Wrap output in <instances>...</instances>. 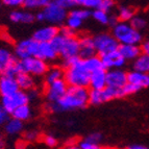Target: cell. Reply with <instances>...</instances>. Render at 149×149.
I'll return each instance as SVG.
<instances>
[{
  "instance_id": "cell-1",
  "label": "cell",
  "mask_w": 149,
  "mask_h": 149,
  "mask_svg": "<svg viewBox=\"0 0 149 149\" xmlns=\"http://www.w3.org/2000/svg\"><path fill=\"white\" fill-rule=\"evenodd\" d=\"M89 102V91L86 88L69 87L60 101L52 103L54 111H69L82 109Z\"/></svg>"
},
{
  "instance_id": "cell-2",
  "label": "cell",
  "mask_w": 149,
  "mask_h": 149,
  "mask_svg": "<svg viewBox=\"0 0 149 149\" xmlns=\"http://www.w3.org/2000/svg\"><path fill=\"white\" fill-rule=\"evenodd\" d=\"M90 78L91 73L87 70L84 61L80 58L68 67L64 74V80L69 87L86 88L90 85Z\"/></svg>"
},
{
  "instance_id": "cell-3",
  "label": "cell",
  "mask_w": 149,
  "mask_h": 149,
  "mask_svg": "<svg viewBox=\"0 0 149 149\" xmlns=\"http://www.w3.org/2000/svg\"><path fill=\"white\" fill-rule=\"evenodd\" d=\"M50 43L56 50L57 54L62 55L65 61L79 57V41L76 38L67 39L58 35Z\"/></svg>"
},
{
  "instance_id": "cell-4",
  "label": "cell",
  "mask_w": 149,
  "mask_h": 149,
  "mask_svg": "<svg viewBox=\"0 0 149 149\" xmlns=\"http://www.w3.org/2000/svg\"><path fill=\"white\" fill-rule=\"evenodd\" d=\"M113 37L122 45H138L142 40L140 31L132 27L127 23H118L114 26Z\"/></svg>"
},
{
  "instance_id": "cell-5",
  "label": "cell",
  "mask_w": 149,
  "mask_h": 149,
  "mask_svg": "<svg viewBox=\"0 0 149 149\" xmlns=\"http://www.w3.org/2000/svg\"><path fill=\"white\" fill-rule=\"evenodd\" d=\"M16 71L18 74L20 73H26V74H32L36 76L44 75L48 72V66L46 62L37 57H30L16 62L15 64Z\"/></svg>"
},
{
  "instance_id": "cell-6",
  "label": "cell",
  "mask_w": 149,
  "mask_h": 149,
  "mask_svg": "<svg viewBox=\"0 0 149 149\" xmlns=\"http://www.w3.org/2000/svg\"><path fill=\"white\" fill-rule=\"evenodd\" d=\"M94 46L97 52H99L100 55H104L107 53L117 51L119 48V43L113 36L109 33H101L98 35L93 39Z\"/></svg>"
},
{
  "instance_id": "cell-7",
  "label": "cell",
  "mask_w": 149,
  "mask_h": 149,
  "mask_svg": "<svg viewBox=\"0 0 149 149\" xmlns=\"http://www.w3.org/2000/svg\"><path fill=\"white\" fill-rule=\"evenodd\" d=\"M122 90V89H121ZM121 90L113 89V88H104L103 90H91L89 92V102L92 104H100L109 100L122 97Z\"/></svg>"
},
{
  "instance_id": "cell-8",
  "label": "cell",
  "mask_w": 149,
  "mask_h": 149,
  "mask_svg": "<svg viewBox=\"0 0 149 149\" xmlns=\"http://www.w3.org/2000/svg\"><path fill=\"white\" fill-rule=\"evenodd\" d=\"M28 100H29L28 94H26L23 91H18L15 94L6 97H2L1 107L10 114V113L14 112L15 109H17L18 107H22V105H26Z\"/></svg>"
},
{
  "instance_id": "cell-9",
  "label": "cell",
  "mask_w": 149,
  "mask_h": 149,
  "mask_svg": "<svg viewBox=\"0 0 149 149\" xmlns=\"http://www.w3.org/2000/svg\"><path fill=\"white\" fill-rule=\"evenodd\" d=\"M39 45H40V43H38L33 39L23 40L16 45L15 54L20 60L30 58V57H37L38 50H39Z\"/></svg>"
},
{
  "instance_id": "cell-10",
  "label": "cell",
  "mask_w": 149,
  "mask_h": 149,
  "mask_svg": "<svg viewBox=\"0 0 149 149\" xmlns=\"http://www.w3.org/2000/svg\"><path fill=\"white\" fill-rule=\"evenodd\" d=\"M45 20L52 24H61L67 19V12L65 8L57 4L55 1H51L43 10Z\"/></svg>"
},
{
  "instance_id": "cell-11",
  "label": "cell",
  "mask_w": 149,
  "mask_h": 149,
  "mask_svg": "<svg viewBox=\"0 0 149 149\" xmlns=\"http://www.w3.org/2000/svg\"><path fill=\"white\" fill-rule=\"evenodd\" d=\"M67 86L68 85L64 79L56 80V81L48 85L47 90H46L47 99L52 103H56L57 101H60L67 92Z\"/></svg>"
},
{
  "instance_id": "cell-12",
  "label": "cell",
  "mask_w": 149,
  "mask_h": 149,
  "mask_svg": "<svg viewBox=\"0 0 149 149\" xmlns=\"http://www.w3.org/2000/svg\"><path fill=\"white\" fill-rule=\"evenodd\" d=\"M127 84V73L120 69L109 70L107 72V87L121 90Z\"/></svg>"
},
{
  "instance_id": "cell-13",
  "label": "cell",
  "mask_w": 149,
  "mask_h": 149,
  "mask_svg": "<svg viewBox=\"0 0 149 149\" xmlns=\"http://www.w3.org/2000/svg\"><path fill=\"white\" fill-rule=\"evenodd\" d=\"M58 35H60V30L53 25H50V26H44L42 28H39L33 33L32 39L37 41L38 43H50Z\"/></svg>"
},
{
  "instance_id": "cell-14",
  "label": "cell",
  "mask_w": 149,
  "mask_h": 149,
  "mask_svg": "<svg viewBox=\"0 0 149 149\" xmlns=\"http://www.w3.org/2000/svg\"><path fill=\"white\" fill-rule=\"evenodd\" d=\"M20 91L18 87L16 77L8 76V75H2L0 77V95L2 97L10 96Z\"/></svg>"
},
{
  "instance_id": "cell-15",
  "label": "cell",
  "mask_w": 149,
  "mask_h": 149,
  "mask_svg": "<svg viewBox=\"0 0 149 149\" xmlns=\"http://www.w3.org/2000/svg\"><path fill=\"white\" fill-rule=\"evenodd\" d=\"M100 58H101L103 68H107V69H111V70L119 69L125 63V60L118 52V50L117 51H114V52L107 53V54L101 55Z\"/></svg>"
},
{
  "instance_id": "cell-16",
  "label": "cell",
  "mask_w": 149,
  "mask_h": 149,
  "mask_svg": "<svg viewBox=\"0 0 149 149\" xmlns=\"http://www.w3.org/2000/svg\"><path fill=\"white\" fill-rule=\"evenodd\" d=\"M96 49L94 46V41L92 38L84 37L79 40V58L88 60L95 56Z\"/></svg>"
},
{
  "instance_id": "cell-17",
  "label": "cell",
  "mask_w": 149,
  "mask_h": 149,
  "mask_svg": "<svg viewBox=\"0 0 149 149\" xmlns=\"http://www.w3.org/2000/svg\"><path fill=\"white\" fill-rule=\"evenodd\" d=\"M15 57L10 50L0 47V74H5L15 65Z\"/></svg>"
},
{
  "instance_id": "cell-18",
  "label": "cell",
  "mask_w": 149,
  "mask_h": 149,
  "mask_svg": "<svg viewBox=\"0 0 149 149\" xmlns=\"http://www.w3.org/2000/svg\"><path fill=\"white\" fill-rule=\"evenodd\" d=\"M92 90H103L107 88V72L104 69L91 73L90 85Z\"/></svg>"
},
{
  "instance_id": "cell-19",
  "label": "cell",
  "mask_w": 149,
  "mask_h": 149,
  "mask_svg": "<svg viewBox=\"0 0 149 149\" xmlns=\"http://www.w3.org/2000/svg\"><path fill=\"white\" fill-rule=\"evenodd\" d=\"M57 56L56 50L52 46L51 43H40L39 50H38L37 58H40L43 61H51L54 60Z\"/></svg>"
},
{
  "instance_id": "cell-20",
  "label": "cell",
  "mask_w": 149,
  "mask_h": 149,
  "mask_svg": "<svg viewBox=\"0 0 149 149\" xmlns=\"http://www.w3.org/2000/svg\"><path fill=\"white\" fill-rule=\"evenodd\" d=\"M127 82L136 86L139 89L149 87V74L132 71L127 74Z\"/></svg>"
},
{
  "instance_id": "cell-21",
  "label": "cell",
  "mask_w": 149,
  "mask_h": 149,
  "mask_svg": "<svg viewBox=\"0 0 149 149\" xmlns=\"http://www.w3.org/2000/svg\"><path fill=\"white\" fill-rule=\"evenodd\" d=\"M118 52L124 60H136L140 56L141 48L138 45H120Z\"/></svg>"
},
{
  "instance_id": "cell-22",
  "label": "cell",
  "mask_w": 149,
  "mask_h": 149,
  "mask_svg": "<svg viewBox=\"0 0 149 149\" xmlns=\"http://www.w3.org/2000/svg\"><path fill=\"white\" fill-rule=\"evenodd\" d=\"M10 20L15 23H31L35 20V16L32 15L30 12H26V10H14L10 13Z\"/></svg>"
},
{
  "instance_id": "cell-23",
  "label": "cell",
  "mask_w": 149,
  "mask_h": 149,
  "mask_svg": "<svg viewBox=\"0 0 149 149\" xmlns=\"http://www.w3.org/2000/svg\"><path fill=\"white\" fill-rule=\"evenodd\" d=\"M134 71L140 73H147L149 72V56L146 54H140L139 57L136 58L134 64Z\"/></svg>"
},
{
  "instance_id": "cell-24",
  "label": "cell",
  "mask_w": 149,
  "mask_h": 149,
  "mask_svg": "<svg viewBox=\"0 0 149 149\" xmlns=\"http://www.w3.org/2000/svg\"><path fill=\"white\" fill-rule=\"evenodd\" d=\"M18 87L22 90H30L33 87V79L29 74L26 73H20L16 76Z\"/></svg>"
},
{
  "instance_id": "cell-25",
  "label": "cell",
  "mask_w": 149,
  "mask_h": 149,
  "mask_svg": "<svg viewBox=\"0 0 149 149\" xmlns=\"http://www.w3.org/2000/svg\"><path fill=\"white\" fill-rule=\"evenodd\" d=\"M84 61V64H85V67L87 68V70L90 73H93L95 71H98V70L104 69L103 68V65H102L101 58L98 56H93L91 58H88V60H82Z\"/></svg>"
},
{
  "instance_id": "cell-26",
  "label": "cell",
  "mask_w": 149,
  "mask_h": 149,
  "mask_svg": "<svg viewBox=\"0 0 149 149\" xmlns=\"http://www.w3.org/2000/svg\"><path fill=\"white\" fill-rule=\"evenodd\" d=\"M12 116L14 119H17L21 122L25 121V120L29 119V117L31 116V109H30V107H28L27 104L22 105V107H18L17 109H15V111L12 113Z\"/></svg>"
},
{
  "instance_id": "cell-27",
  "label": "cell",
  "mask_w": 149,
  "mask_h": 149,
  "mask_svg": "<svg viewBox=\"0 0 149 149\" xmlns=\"http://www.w3.org/2000/svg\"><path fill=\"white\" fill-rule=\"evenodd\" d=\"M23 123L17 119H10L5 124V130L8 134H17L22 130Z\"/></svg>"
},
{
  "instance_id": "cell-28",
  "label": "cell",
  "mask_w": 149,
  "mask_h": 149,
  "mask_svg": "<svg viewBox=\"0 0 149 149\" xmlns=\"http://www.w3.org/2000/svg\"><path fill=\"white\" fill-rule=\"evenodd\" d=\"M50 1L48 0H23V6L28 10H33V8H46L49 4Z\"/></svg>"
},
{
  "instance_id": "cell-29",
  "label": "cell",
  "mask_w": 149,
  "mask_h": 149,
  "mask_svg": "<svg viewBox=\"0 0 149 149\" xmlns=\"http://www.w3.org/2000/svg\"><path fill=\"white\" fill-rule=\"evenodd\" d=\"M63 71L60 69V68H52L50 69L47 72V75H46V81H47L48 85L52 84V82L56 81V80L63 79Z\"/></svg>"
},
{
  "instance_id": "cell-30",
  "label": "cell",
  "mask_w": 149,
  "mask_h": 149,
  "mask_svg": "<svg viewBox=\"0 0 149 149\" xmlns=\"http://www.w3.org/2000/svg\"><path fill=\"white\" fill-rule=\"evenodd\" d=\"M118 17L122 22H126V21L132 20L134 18V10H132L128 6H122L119 10V14H118Z\"/></svg>"
},
{
  "instance_id": "cell-31",
  "label": "cell",
  "mask_w": 149,
  "mask_h": 149,
  "mask_svg": "<svg viewBox=\"0 0 149 149\" xmlns=\"http://www.w3.org/2000/svg\"><path fill=\"white\" fill-rule=\"evenodd\" d=\"M92 15L95 20H96L97 22L101 23V24H107V23H109V20H111V17L107 15V13L104 12V10H95Z\"/></svg>"
},
{
  "instance_id": "cell-32",
  "label": "cell",
  "mask_w": 149,
  "mask_h": 149,
  "mask_svg": "<svg viewBox=\"0 0 149 149\" xmlns=\"http://www.w3.org/2000/svg\"><path fill=\"white\" fill-rule=\"evenodd\" d=\"M102 0H78L76 1L77 5L84 6V8H95V10H99L100 5H101Z\"/></svg>"
},
{
  "instance_id": "cell-33",
  "label": "cell",
  "mask_w": 149,
  "mask_h": 149,
  "mask_svg": "<svg viewBox=\"0 0 149 149\" xmlns=\"http://www.w3.org/2000/svg\"><path fill=\"white\" fill-rule=\"evenodd\" d=\"M70 15L82 21L91 16V12L89 10H87V8H77V10H73L72 12L70 13Z\"/></svg>"
},
{
  "instance_id": "cell-34",
  "label": "cell",
  "mask_w": 149,
  "mask_h": 149,
  "mask_svg": "<svg viewBox=\"0 0 149 149\" xmlns=\"http://www.w3.org/2000/svg\"><path fill=\"white\" fill-rule=\"evenodd\" d=\"M130 25H132V28H134L136 30L139 31L140 29H142V28H144L146 26V21L141 17H134L130 20Z\"/></svg>"
},
{
  "instance_id": "cell-35",
  "label": "cell",
  "mask_w": 149,
  "mask_h": 149,
  "mask_svg": "<svg viewBox=\"0 0 149 149\" xmlns=\"http://www.w3.org/2000/svg\"><path fill=\"white\" fill-rule=\"evenodd\" d=\"M81 23H82L81 20L73 17V16H71V15H69V17L67 18V27L71 28V29H73V30L79 28L80 26H81Z\"/></svg>"
},
{
  "instance_id": "cell-36",
  "label": "cell",
  "mask_w": 149,
  "mask_h": 149,
  "mask_svg": "<svg viewBox=\"0 0 149 149\" xmlns=\"http://www.w3.org/2000/svg\"><path fill=\"white\" fill-rule=\"evenodd\" d=\"M139 90H141V89H139V88L136 87V86H134V85H132V84H128V82H127L126 85H125V87L121 90V91H122V96H126V95L134 94V93L138 92Z\"/></svg>"
},
{
  "instance_id": "cell-37",
  "label": "cell",
  "mask_w": 149,
  "mask_h": 149,
  "mask_svg": "<svg viewBox=\"0 0 149 149\" xmlns=\"http://www.w3.org/2000/svg\"><path fill=\"white\" fill-rule=\"evenodd\" d=\"M55 2L60 5V6H62L63 8H65V10L71 8L73 6H75V5H77L76 1H74V0H57Z\"/></svg>"
},
{
  "instance_id": "cell-38",
  "label": "cell",
  "mask_w": 149,
  "mask_h": 149,
  "mask_svg": "<svg viewBox=\"0 0 149 149\" xmlns=\"http://www.w3.org/2000/svg\"><path fill=\"white\" fill-rule=\"evenodd\" d=\"M60 35L64 38H67V39H70V38H75V31L71 28L65 26L62 29L60 30Z\"/></svg>"
},
{
  "instance_id": "cell-39",
  "label": "cell",
  "mask_w": 149,
  "mask_h": 149,
  "mask_svg": "<svg viewBox=\"0 0 149 149\" xmlns=\"http://www.w3.org/2000/svg\"><path fill=\"white\" fill-rule=\"evenodd\" d=\"M113 6H114V2H113V1H111V0H102L99 10H104V12L107 13V10H111Z\"/></svg>"
},
{
  "instance_id": "cell-40",
  "label": "cell",
  "mask_w": 149,
  "mask_h": 149,
  "mask_svg": "<svg viewBox=\"0 0 149 149\" xmlns=\"http://www.w3.org/2000/svg\"><path fill=\"white\" fill-rule=\"evenodd\" d=\"M100 140H101V134H98V132H94V134H90L89 137L86 139V141L91 142V143H93V144L98 145V142H99Z\"/></svg>"
},
{
  "instance_id": "cell-41",
  "label": "cell",
  "mask_w": 149,
  "mask_h": 149,
  "mask_svg": "<svg viewBox=\"0 0 149 149\" xmlns=\"http://www.w3.org/2000/svg\"><path fill=\"white\" fill-rule=\"evenodd\" d=\"M79 147H80V149H99L100 148L97 144H93V143L86 141V140L80 143Z\"/></svg>"
},
{
  "instance_id": "cell-42",
  "label": "cell",
  "mask_w": 149,
  "mask_h": 149,
  "mask_svg": "<svg viewBox=\"0 0 149 149\" xmlns=\"http://www.w3.org/2000/svg\"><path fill=\"white\" fill-rule=\"evenodd\" d=\"M44 142L45 144L49 147H54L57 144V140L54 137H52V136H46L44 138Z\"/></svg>"
},
{
  "instance_id": "cell-43",
  "label": "cell",
  "mask_w": 149,
  "mask_h": 149,
  "mask_svg": "<svg viewBox=\"0 0 149 149\" xmlns=\"http://www.w3.org/2000/svg\"><path fill=\"white\" fill-rule=\"evenodd\" d=\"M8 121V113L2 107H0V124H4Z\"/></svg>"
},
{
  "instance_id": "cell-44",
  "label": "cell",
  "mask_w": 149,
  "mask_h": 149,
  "mask_svg": "<svg viewBox=\"0 0 149 149\" xmlns=\"http://www.w3.org/2000/svg\"><path fill=\"white\" fill-rule=\"evenodd\" d=\"M3 3L8 6H21L23 5V0H4Z\"/></svg>"
},
{
  "instance_id": "cell-45",
  "label": "cell",
  "mask_w": 149,
  "mask_h": 149,
  "mask_svg": "<svg viewBox=\"0 0 149 149\" xmlns=\"http://www.w3.org/2000/svg\"><path fill=\"white\" fill-rule=\"evenodd\" d=\"M142 50H143L144 54H146L149 56V40L146 41V42L143 44V46H142Z\"/></svg>"
},
{
  "instance_id": "cell-46",
  "label": "cell",
  "mask_w": 149,
  "mask_h": 149,
  "mask_svg": "<svg viewBox=\"0 0 149 149\" xmlns=\"http://www.w3.org/2000/svg\"><path fill=\"white\" fill-rule=\"evenodd\" d=\"M26 139L27 140H30V141H32V140H35L36 137H37V134H36L35 132H28L27 134H26Z\"/></svg>"
},
{
  "instance_id": "cell-47",
  "label": "cell",
  "mask_w": 149,
  "mask_h": 149,
  "mask_svg": "<svg viewBox=\"0 0 149 149\" xmlns=\"http://www.w3.org/2000/svg\"><path fill=\"white\" fill-rule=\"evenodd\" d=\"M35 18H36V19H37V20H39V21H43V20H45V17H44V14H43V12L38 13L37 15L35 16Z\"/></svg>"
},
{
  "instance_id": "cell-48",
  "label": "cell",
  "mask_w": 149,
  "mask_h": 149,
  "mask_svg": "<svg viewBox=\"0 0 149 149\" xmlns=\"http://www.w3.org/2000/svg\"><path fill=\"white\" fill-rule=\"evenodd\" d=\"M128 149H148V148L142 146V145H132V146L128 147Z\"/></svg>"
},
{
  "instance_id": "cell-49",
  "label": "cell",
  "mask_w": 149,
  "mask_h": 149,
  "mask_svg": "<svg viewBox=\"0 0 149 149\" xmlns=\"http://www.w3.org/2000/svg\"><path fill=\"white\" fill-rule=\"evenodd\" d=\"M65 149H80L79 146H76V145H71V146L66 147Z\"/></svg>"
},
{
  "instance_id": "cell-50",
  "label": "cell",
  "mask_w": 149,
  "mask_h": 149,
  "mask_svg": "<svg viewBox=\"0 0 149 149\" xmlns=\"http://www.w3.org/2000/svg\"><path fill=\"white\" fill-rule=\"evenodd\" d=\"M99 149H109V148H107V147H102V148H99Z\"/></svg>"
}]
</instances>
